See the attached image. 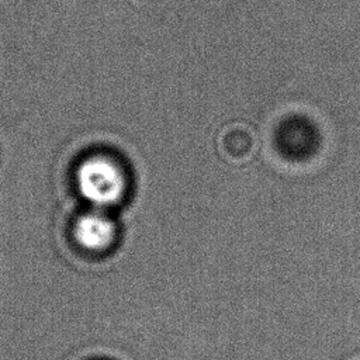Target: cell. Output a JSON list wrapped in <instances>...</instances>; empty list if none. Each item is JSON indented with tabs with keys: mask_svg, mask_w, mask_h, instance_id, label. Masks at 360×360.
<instances>
[{
	"mask_svg": "<svg viewBox=\"0 0 360 360\" xmlns=\"http://www.w3.org/2000/svg\"><path fill=\"white\" fill-rule=\"evenodd\" d=\"M76 181L82 197L98 210L118 204L127 190L122 169L103 156L86 159L77 169Z\"/></svg>",
	"mask_w": 360,
	"mask_h": 360,
	"instance_id": "6da1fadb",
	"label": "cell"
},
{
	"mask_svg": "<svg viewBox=\"0 0 360 360\" xmlns=\"http://www.w3.org/2000/svg\"><path fill=\"white\" fill-rule=\"evenodd\" d=\"M114 221L103 210H91L82 214L73 226V235L80 246L87 250H104L115 238Z\"/></svg>",
	"mask_w": 360,
	"mask_h": 360,
	"instance_id": "7a4b0ae2",
	"label": "cell"
}]
</instances>
